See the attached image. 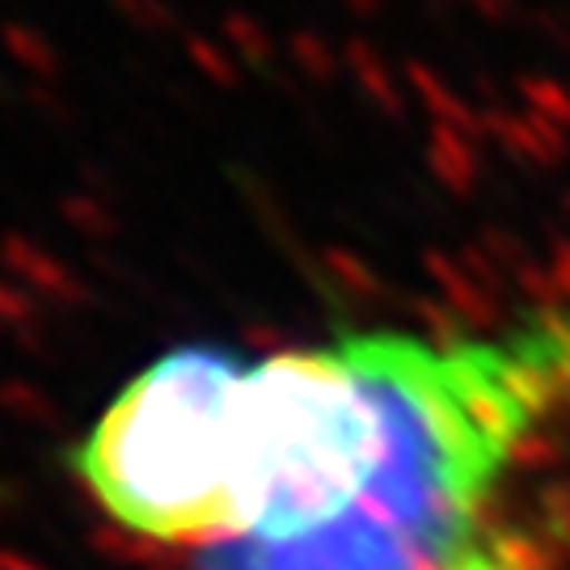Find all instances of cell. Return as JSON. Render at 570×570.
Returning a JSON list of instances; mask_svg holds the SVG:
<instances>
[{
	"label": "cell",
	"instance_id": "6da1fadb",
	"mask_svg": "<svg viewBox=\"0 0 570 570\" xmlns=\"http://www.w3.org/2000/svg\"><path fill=\"white\" fill-rule=\"evenodd\" d=\"M381 456L330 520L296 537H237L195 570H452L524 452L570 410V292L499 326L351 330Z\"/></svg>",
	"mask_w": 570,
	"mask_h": 570
},
{
	"label": "cell",
	"instance_id": "3957f363",
	"mask_svg": "<svg viewBox=\"0 0 570 570\" xmlns=\"http://www.w3.org/2000/svg\"><path fill=\"white\" fill-rule=\"evenodd\" d=\"M452 570H550V558H546V550H541L524 529L490 524V529L452 562Z\"/></svg>",
	"mask_w": 570,
	"mask_h": 570
},
{
	"label": "cell",
	"instance_id": "7a4b0ae2",
	"mask_svg": "<svg viewBox=\"0 0 570 570\" xmlns=\"http://www.w3.org/2000/svg\"><path fill=\"white\" fill-rule=\"evenodd\" d=\"M77 478L119 529L220 546L249 524L245 360L186 346L131 376L77 444Z\"/></svg>",
	"mask_w": 570,
	"mask_h": 570
}]
</instances>
